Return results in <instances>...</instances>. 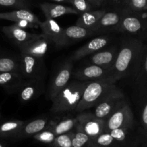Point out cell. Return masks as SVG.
I'll use <instances>...</instances> for the list:
<instances>
[{"label":"cell","mask_w":147,"mask_h":147,"mask_svg":"<svg viewBox=\"0 0 147 147\" xmlns=\"http://www.w3.org/2000/svg\"><path fill=\"white\" fill-rule=\"evenodd\" d=\"M0 20H9L14 22L27 21L35 26H40L42 23L37 16L29 9H17L8 12H0Z\"/></svg>","instance_id":"603a6c76"},{"label":"cell","mask_w":147,"mask_h":147,"mask_svg":"<svg viewBox=\"0 0 147 147\" xmlns=\"http://www.w3.org/2000/svg\"><path fill=\"white\" fill-rule=\"evenodd\" d=\"M23 81L24 78L20 73H0V86L11 93H18Z\"/></svg>","instance_id":"484cf974"},{"label":"cell","mask_w":147,"mask_h":147,"mask_svg":"<svg viewBox=\"0 0 147 147\" xmlns=\"http://www.w3.org/2000/svg\"><path fill=\"white\" fill-rule=\"evenodd\" d=\"M73 135L74 131L73 130L69 133L57 136L50 147H73Z\"/></svg>","instance_id":"d6a6232c"},{"label":"cell","mask_w":147,"mask_h":147,"mask_svg":"<svg viewBox=\"0 0 147 147\" xmlns=\"http://www.w3.org/2000/svg\"><path fill=\"white\" fill-rule=\"evenodd\" d=\"M2 31L10 40L17 44L19 47L26 44L29 41L34 38L37 34L30 33L16 25L15 24L10 26H5L2 27Z\"/></svg>","instance_id":"7402d4cb"},{"label":"cell","mask_w":147,"mask_h":147,"mask_svg":"<svg viewBox=\"0 0 147 147\" xmlns=\"http://www.w3.org/2000/svg\"><path fill=\"white\" fill-rule=\"evenodd\" d=\"M77 125V116L68 114L64 116H55L50 119L47 128L53 131L56 136H59L72 131Z\"/></svg>","instance_id":"d6986e66"},{"label":"cell","mask_w":147,"mask_h":147,"mask_svg":"<svg viewBox=\"0 0 147 147\" xmlns=\"http://www.w3.org/2000/svg\"><path fill=\"white\" fill-rule=\"evenodd\" d=\"M68 4L78 12L79 14L94 10L88 0H69Z\"/></svg>","instance_id":"e575fe53"},{"label":"cell","mask_w":147,"mask_h":147,"mask_svg":"<svg viewBox=\"0 0 147 147\" xmlns=\"http://www.w3.org/2000/svg\"><path fill=\"white\" fill-rule=\"evenodd\" d=\"M14 24L18 26V27H21V28L24 29V30L26 28H32V27H35L34 24H32V23L29 22L27 21H20L17 22H15Z\"/></svg>","instance_id":"74e56055"},{"label":"cell","mask_w":147,"mask_h":147,"mask_svg":"<svg viewBox=\"0 0 147 147\" xmlns=\"http://www.w3.org/2000/svg\"><path fill=\"white\" fill-rule=\"evenodd\" d=\"M137 126L131 108L126 99L106 120V131Z\"/></svg>","instance_id":"5b68a950"},{"label":"cell","mask_w":147,"mask_h":147,"mask_svg":"<svg viewBox=\"0 0 147 147\" xmlns=\"http://www.w3.org/2000/svg\"><path fill=\"white\" fill-rule=\"evenodd\" d=\"M45 80L26 79L18 91V97L21 103H26L35 100L45 93Z\"/></svg>","instance_id":"4fadbf2b"},{"label":"cell","mask_w":147,"mask_h":147,"mask_svg":"<svg viewBox=\"0 0 147 147\" xmlns=\"http://www.w3.org/2000/svg\"><path fill=\"white\" fill-rule=\"evenodd\" d=\"M98 34L95 32L84 27H79L77 25L70 26L64 30V37L65 46L72 44L76 42L80 41L84 39L93 37Z\"/></svg>","instance_id":"cb8c5ba5"},{"label":"cell","mask_w":147,"mask_h":147,"mask_svg":"<svg viewBox=\"0 0 147 147\" xmlns=\"http://www.w3.org/2000/svg\"><path fill=\"white\" fill-rule=\"evenodd\" d=\"M119 47L113 46L109 48L103 49L91 55L88 56L87 64L95 65L104 67L112 71L119 54Z\"/></svg>","instance_id":"e0dca14e"},{"label":"cell","mask_w":147,"mask_h":147,"mask_svg":"<svg viewBox=\"0 0 147 147\" xmlns=\"http://www.w3.org/2000/svg\"><path fill=\"white\" fill-rule=\"evenodd\" d=\"M96 147H122L111 136L110 133L105 132L94 140Z\"/></svg>","instance_id":"1f68e13d"},{"label":"cell","mask_w":147,"mask_h":147,"mask_svg":"<svg viewBox=\"0 0 147 147\" xmlns=\"http://www.w3.org/2000/svg\"><path fill=\"white\" fill-rule=\"evenodd\" d=\"M107 10L106 8L99 9L83 13L79 15L78 19L76 22V25L92 30Z\"/></svg>","instance_id":"d4e9b609"},{"label":"cell","mask_w":147,"mask_h":147,"mask_svg":"<svg viewBox=\"0 0 147 147\" xmlns=\"http://www.w3.org/2000/svg\"><path fill=\"white\" fill-rule=\"evenodd\" d=\"M118 80L114 78L90 82L84 90L76 112L81 113L95 107L102 98L116 86Z\"/></svg>","instance_id":"3957f363"},{"label":"cell","mask_w":147,"mask_h":147,"mask_svg":"<svg viewBox=\"0 0 147 147\" xmlns=\"http://www.w3.org/2000/svg\"><path fill=\"white\" fill-rule=\"evenodd\" d=\"M143 134H144V132H143ZM138 147H147V139L144 137V136L143 142L140 144V145H139Z\"/></svg>","instance_id":"f35d334b"},{"label":"cell","mask_w":147,"mask_h":147,"mask_svg":"<svg viewBox=\"0 0 147 147\" xmlns=\"http://www.w3.org/2000/svg\"><path fill=\"white\" fill-rule=\"evenodd\" d=\"M21 75L26 79H41L45 80L46 67L44 60L30 55L20 53Z\"/></svg>","instance_id":"ba28073f"},{"label":"cell","mask_w":147,"mask_h":147,"mask_svg":"<svg viewBox=\"0 0 147 147\" xmlns=\"http://www.w3.org/2000/svg\"><path fill=\"white\" fill-rule=\"evenodd\" d=\"M49 41L42 34H36L30 41L20 47L22 53L43 59L47 52Z\"/></svg>","instance_id":"ac0fdd59"},{"label":"cell","mask_w":147,"mask_h":147,"mask_svg":"<svg viewBox=\"0 0 147 147\" xmlns=\"http://www.w3.org/2000/svg\"><path fill=\"white\" fill-rule=\"evenodd\" d=\"M143 132H144V137L147 139V131H144L143 129Z\"/></svg>","instance_id":"ab89813d"},{"label":"cell","mask_w":147,"mask_h":147,"mask_svg":"<svg viewBox=\"0 0 147 147\" xmlns=\"http://www.w3.org/2000/svg\"><path fill=\"white\" fill-rule=\"evenodd\" d=\"M144 44L136 37L128 35L121 41L117 59L112 69L113 77L119 81L131 78L136 70Z\"/></svg>","instance_id":"6da1fadb"},{"label":"cell","mask_w":147,"mask_h":147,"mask_svg":"<svg viewBox=\"0 0 147 147\" xmlns=\"http://www.w3.org/2000/svg\"><path fill=\"white\" fill-rule=\"evenodd\" d=\"M109 133L122 147H138L144 140L143 129L138 125L116 129Z\"/></svg>","instance_id":"30bf717a"},{"label":"cell","mask_w":147,"mask_h":147,"mask_svg":"<svg viewBox=\"0 0 147 147\" xmlns=\"http://www.w3.org/2000/svg\"></svg>","instance_id":"b9f144b4"},{"label":"cell","mask_w":147,"mask_h":147,"mask_svg":"<svg viewBox=\"0 0 147 147\" xmlns=\"http://www.w3.org/2000/svg\"><path fill=\"white\" fill-rule=\"evenodd\" d=\"M25 121L22 120H9L0 125V137L17 138Z\"/></svg>","instance_id":"4316f807"},{"label":"cell","mask_w":147,"mask_h":147,"mask_svg":"<svg viewBox=\"0 0 147 147\" xmlns=\"http://www.w3.org/2000/svg\"><path fill=\"white\" fill-rule=\"evenodd\" d=\"M88 1L93 9L100 8V7L103 9L104 7L110 5V1H108V0H88Z\"/></svg>","instance_id":"8d00e7d4"},{"label":"cell","mask_w":147,"mask_h":147,"mask_svg":"<svg viewBox=\"0 0 147 147\" xmlns=\"http://www.w3.org/2000/svg\"><path fill=\"white\" fill-rule=\"evenodd\" d=\"M50 120V119L47 116H41L31 121H25L16 139H23L32 138L47 127Z\"/></svg>","instance_id":"ffe728a7"},{"label":"cell","mask_w":147,"mask_h":147,"mask_svg":"<svg viewBox=\"0 0 147 147\" xmlns=\"http://www.w3.org/2000/svg\"><path fill=\"white\" fill-rule=\"evenodd\" d=\"M73 131V147H96L94 141L87 136L78 125Z\"/></svg>","instance_id":"4dcf8cb0"},{"label":"cell","mask_w":147,"mask_h":147,"mask_svg":"<svg viewBox=\"0 0 147 147\" xmlns=\"http://www.w3.org/2000/svg\"><path fill=\"white\" fill-rule=\"evenodd\" d=\"M141 127L147 131V93H135Z\"/></svg>","instance_id":"83f0119b"},{"label":"cell","mask_w":147,"mask_h":147,"mask_svg":"<svg viewBox=\"0 0 147 147\" xmlns=\"http://www.w3.org/2000/svg\"><path fill=\"white\" fill-rule=\"evenodd\" d=\"M0 117H1V114H0Z\"/></svg>","instance_id":"60d3db41"},{"label":"cell","mask_w":147,"mask_h":147,"mask_svg":"<svg viewBox=\"0 0 147 147\" xmlns=\"http://www.w3.org/2000/svg\"><path fill=\"white\" fill-rule=\"evenodd\" d=\"M40 7L45 15L46 19L55 20L65 14H79L70 6L53 2H45L40 4Z\"/></svg>","instance_id":"44dd1931"},{"label":"cell","mask_w":147,"mask_h":147,"mask_svg":"<svg viewBox=\"0 0 147 147\" xmlns=\"http://www.w3.org/2000/svg\"><path fill=\"white\" fill-rule=\"evenodd\" d=\"M73 76L74 80L83 82H93L114 78L111 70L91 64H86L78 68L73 72Z\"/></svg>","instance_id":"8fae6325"},{"label":"cell","mask_w":147,"mask_h":147,"mask_svg":"<svg viewBox=\"0 0 147 147\" xmlns=\"http://www.w3.org/2000/svg\"><path fill=\"white\" fill-rule=\"evenodd\" d=\"M135 93H147V45H144L136 70L131 77Z\"/></svg>","instance_id":"5bb4252c"},{"label":"cell","mask_w":147,"mask_h":147,"mask_svg":"<svg viewBox=\"0 0 147 147\" xmlns=\"http://www.w3.org/2000/svg\"><path fill=\"white\" fill-rule=\"evenodd\" d=\"M119 8L136 14L147 11V0H123L119 1Z\"/></svg>","instance_id":"f546056e"},{"label":"cell","mask_w":147,"mask_h":147,"mask_svg":"<svg viewBox=\"0 0 147 147\" xmlns=\"http://www.w3.org/2000/svg\"><path fill=\"white\" fill-rule=\"evenodd\" d=\"M56 135L53 133V131L49 129L48 128H46L41 132L36 134L35 136H33V139L35 140L38 141V142L44 143L45 144H48L50 146L56 138Z\"/></svg>","instance_id":"d590c367"},{"label":"cell","mask_w":147,"mask_h":147,"mask_svg":"<svg viewBox=\"0 0 147 147\" xmlns=\"http://www.w3.org/2000/svg\"><path fill=\"white\" fill-rule=\"evenodd\" d=\"M112 38L109 35L101 34L92 39L87 43L79 47L72 54L69 59L74 62L81 60L104 49L111 42Z\"/></svg>","instance_id":"7c38bea8"},{"label":"cell","mask_w":147,"mask_h":147,"mask_svg":"<svg viewBox=\"0 0 147 147\" xmlns=\"http://www.w3.org/2000/svg\"><path fill=\"white\" fill-rule=\"evenodd\" d=\"M126 99L123 90L116 85L95 106L93 113L99 119L106 121L111 114Z\"/></svg>","instance_id":"277c9868"},{"label":"cell","mask_w":147,"mask_h":147,"mask_svg":"<svg viewBox=\"0 0 147 147\" xmlns=\"http://www.w3.org/2000/svg\"><path fill=\"white\" fill-rule=\"evenodd\" d=\"M16 73L21 74L20 57H0V73Z\"/></svg>","instance_id":"f1b7e54d"},{"label":"cell","mask_w":147,"mask_h":147,"mask_svg":"<svg viewBox=\"0 0 147 147\" xmlns=\"http://www.w3.org/2000/svg\"><path fill=\"white\" fill-rule=\"evenodd\" d=\"M32 6L31 1L27 0H0V7H11L17 9H28Z\"/></svg>","instance_id":"836d02e7"},{"label":"cell","mask_w":147,"mask_h":147,"mask_svg":"<svg viewBox=\"0 0 147 147\" xmlns=\"http://www.w3.org/2000/svg\"><path fill=\"white\" fill-rule=\"evenodd\" d=\"M78 126L93 141L106 131V121L96 117L91 112L78 113Z\"/></svg>","instance_id":"9c48e42d"},{"label":"cell","mask_w":147,"mask_h":147,"mask_svg":"<svg viewBox=\"0 0 147 147\" xmlns=\"http://www.w3.org/2000/svg\"><path fill=\"white\" fill-rule=\"evenodd\" d=\"M90 82L72 80L52 100L50 112L60 114L65 112L76 111L80 103L86 86Z\"/></svg>","instance_id":"7a4b0ae2"},{"label":"cell","mask_w":147,"mask_h":147,"mask_svg":"<svg viewBox=\"0 0 147 147\" xmlns=\"http://www.w3.org/2000/svg\"><path fill=\"white\" fill-rule=\"evenodd\" d=\"M123 15V11L122 9L113 8L111 10H107L92 30L98 34H105L107 32H113L121 20Z\"/></svg>","instance_id":"9a60e30c"},{"label":"cell","mask_w":147,"mask_h":147,"mask_svg":"<svg viewBox=\"0 0 147 147\" xmlns=\"http://www.w3.org/2000/svg\"><path fill=\"white\" fill-rule=\"evenodd\" d=\"M40 27L42 32V34L56 47H63L65 46L64 37L65 29L55 20L46 19L44 22H42Z\"/></svg>","instance_id":"2e32d148"},{"label":"cell","mask_w":147,"mask_h":147,"mask_svg":"<svg viewBox=\"0 0 147 147\" xmlns=\"http://www.w3.org/2000/svg\"><path fill=\"white\" fill-rule=\"evenodd\" d=\"M73 62L71 60H65L55 73L50 81L47 98L53 100L60 91L70 83V78L73 73Z\"/></svg>","instance_id":"8992f818"},{"label":"cell","mask_w":147,"mask_h":147,"mask_svg":"<svg viewBox=\"0 0 147 147\" xmlns=\"http://www.w3.org/2000/svg\"><path fill=\"white\" fill-rule=\"evenodd\" d=\"M122 9L123 17L113 32L127 34H147V20L143 18L141 14L129 12L123 9Z\"/></svg>","instance_id":"52a82bcc"}]
</instances>
